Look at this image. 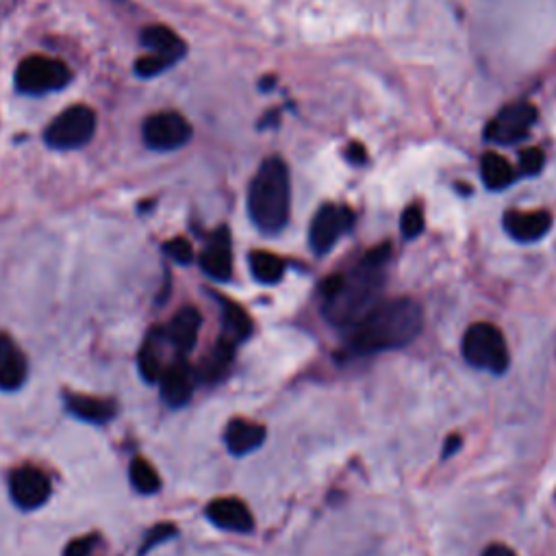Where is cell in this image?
<instances>
[{
    "label": "cell",
    "mask_w": 556,
    "mask_h": 556,
    "mask_svg": "<svg viewBox=\"0 0 556 556\" xmlns=\"http://www.w3.org/2000/svg\"><path fill=\"white\" fill-rule=\"evenodd\" d=\"M389 257L391 248L383 244L372 248L352 270L326 278L322 285V315L328 324L350 331L381 302Z\"/></svg>",
    "instance_id": "cell-1"
},
{
    "label": "cell",
    "mask_w": 556,
    "mask_h": 556,
    "mask_svg": "<svg viewBox=\"0 0 556 556\" xmlns=\"http://www.w3.org/2000/svg\"><path fill=\"white\" fill-rule=\"evenodd\" d=\"M424 315L420 305L409 298L378 302L350 328L348 344L359 357L409 346L420 335Z\"/></svg>",
    "instance_id": "cell-2"
},
{
    "label": "cell",
    "mask_w": 556,
    "mask_h": 556,
    "mask_svg": "<svg viewBox=\"0 0 556 556\" xmlns=\"http://www.w3.org/2000/svg\"><path fill=\"white\" fill-rule=\"evenodd\" d=\"M248 213L265 235L281 233L292 213V181L283 159L270 157L261 163L248 189Z\"/></svg>",
    "instance_id": "cell-3"
},
{
    "label": "cell",
    "mask_w": 556,
    "mask_h": 556,
    "mask_svg": "<svg viewBox=\"0 0 556 556\" xmlns=\"http://www.w3.org/2000/svg\"><path fill=\"white\" fill-rule=\"evenodd\" d=\"M461 350L472 368L487 370L491 374H504L511 365L507 339H504L498 326L489 322H476L467 328Z\"/></svg>",
    "instance_id": "cell-4"
},
{
    "label": "cell",
    "mask_w": 556,
    "mask_h": 556,
    "mask_svg": "<svg viewBox=\"0 0 556 556\" xmlns=\"http://www.w3.org/2000/svg\"><path fill=\"white\" fill-rule=\"evenodd\" d=\"M96 133V113L87 105H74L48 124L46 144L57 150H74L85 146Z\"/></svg>",
    "instance_id": "cell-5"
},
{
    "label": "cell",
    "mask_w": 556,
    "mask_h": 556,
    "mask_svg": "<svg viewBox=\"0 0 556 556\" xmlns=\"http://www.w3.org/2000/svg\"><path fill=\"white\" fill-rule=\"evenodd\" d=\"M70 79L72 74L66 63L44 55L27 57L20 63L16 72V85L24 94L57 92L63 90Z\"/></svg>",
    "instance_id": "cell-6"
},
{
    "label": "cell",
    "mask_w": 556,
    "mask_h": 556,
    "mask_svg": "<svg viewBox=\"0 0 556 556\" xmlns=\"http://www.w3.org/2000/svg\"><path fill=\"white\" fill-rule=\"evenodd\" d=\"M352 224H355V213L341 205H324L315 213L309 229V244L318 257L328 255L335 244L344 237Z\"/></svg>",
    "instance_id": "cell-7"
},
{
    "label": "cell",
    "mask_w": 556,
    "mask_h": 556,
    "mask_svg": "<svg viewBox=\"0 0 556 556\" xmlns=\"http://www.w3.org/2000/svg\"><path fill=\"white\" fill-rule=\"evenodd\" d=\"M144 142L159 153L183 148L192 139V126L176 111H161L144 122Z\"/></svg>",
    "instance_id": "cell-8"
},
{
    "label": "cell",
    "mask_w": 556,
    "mask_h": 556,
    "mask_svg": "<svg viewBox=\"0 0 556 556\" xmlns=\"http://www.w3.org/2000/svg\"><path fill=\"white\" fill-rule=\"evenodd\" d=\"M537 122V109L530 103H517L504 107L498 116L489 122L485 137L496 144H515L528 137Z\"/></svg>",
    "instance_id": "cell-9"
},
{
    "label": "cell",
    "mask_w": 556,
    "mask_h": 556,
    "mask_svg": "<svg viewBox=\"0 0 556 556\" xmlns=\"http://www.w3.org/2000/svg\"><path fill=\"white\" fill-rule=\"evenodd\" d=\"M9 494L22 511H35L50 498V480L37 467H18L9 474Z\"/></svg>",
    "instance_id": "cell-10"
},
{
    "label": "cell",
    "mask_w": 556,
    "mask_h": 556,
    "mask_svg": "<svg viewBox=\"0 0 556 556\" xmlns=\"http://www.w3.org/2000/svg\"><path fill=\"white\" fill-rule=\"evenodd\" d=\"M200 268L213 281H229L233 274V248L229 229H218L211 235L205 250L200 255Z\"/></svg>",
    "instance_id": "cell-11"
},
{
    "label": "cell",
    "mask_w": 556,
    "mask_h": 556,
    "mask_svg": "<svg viewBox=\"0 0 556 556\" xmlns=\"http://www.w3.org/2000/svg\"><path fill=\"white\" fill-rule=\"evenodd\" d=\"M504 231H507L515 242L530 244L539 242L552 229V216L548 211H507L504 213Z\"/></svg>",
    "instance_id": "cell-12"
},
{
    "label": "cell",
    "mask_w": 556,
    "mask_h": 556,
    "mask_svg": "<svg viewBox=\"0 0 556 556\" xmlns=\"http://www.w3.org/2000/svg\"><path fill=\"white\" fill-rule=\"evenodd\" d=\"M161 398L172 409H181L192 400L194 394V372L187 361L179 359L163 370L161 378Z\"/></svg>",
    "instance_id": "cell-13"
},
{
    "label": "cell",
    "mask_w": 556,
    "mask_h": 556,
    "mask_svg": "<svg viewBox=\"0 0 556 556\" xmlns=\"http://www.w3.org/2000/svg\"><path fill=\"white\" fill-rule=\"evenodd\" d=\"M207 517L213 526L229 530V533L246 535L252 528H255V520H252L250 509L237 498L213 500L207 507Z\"/></svg>",
    "instance_id": "cell-14"
},
{
    "label": "cell",
    "mask_w": 556,
    "mask_h": 556,
    "mask_svg": "<svg viewBox=\"0 0 556 556\" xmlns=\"http://www.w3.org/2000/svg\"><path fill=\"white\" fill-rule=\"evenodd\" d=\"M29 376V363L20 346L7 333H0V389L16 391Z\"/></svg>",
    "instance_id": "cell-15"
},
{
    "label": "cell",
    "mask_w": 556,
    "mask_h": 556,
    "mask_svg": "<svg viewBox=\"0 0 556 556\" xmlns=\"http://www.w3.org/2000/svg\"><path fill=\"white\" fill-rule=\"evenodd\" d=\"M63 404H66V411L77 417V420L100 424V426L111 422L118 413V407L113 400L72 394V391H66V394H63Z\"/></svg>",
    "instance_id": "cell-16"
},
{
    "label": "cell",
    "mask_w": 556,
    "mask_h": 556,
    "mask_svg": "<svg viewBox=\"0 0 556 556\" xmlns=\"http://www.w3.org/2000/svg\"><path fill=\"white\" fill-rule=\"evenodd\" d=\"M268 431L263 424L248 422V420H233L226 426L224 444L235 457H246V454L255 452L263 446Z\"/></svg>",
    "instance_id": "cell-17"
},
{
    "label": "cell",
    "mask_w": 556,
    "mask_h": 556,
    "mask_svg": "<svg viewBox=\"0 0 556 556\" xmlns=\"http://www.w3.org/2000/svg\"><path fill=\"white\" fill-rule=\"evenodd\" d=\"M142 44L150 50V53L170 61L172 66L179 59L185 57V42L176 35L172 29L161 27V24H153V27H146L142 31Z\"/></svg>",
    "instance_id": "cell-18"
},
{
    "label": "cell",
    "mask_w": 556,
    "mask_h": 556,
    "mask_svg": "<svg viewBox=\"0 0 556 556\" xmlns=\"http://www.w3.org/2000/svg\"><path fill=\"white\" fill-rule=\"evenodd\" d=\"M200 326H202V315L194 307H183L172 318L168 328V339L181 355H185V352H189L196 346Z\"/></svg>",
    "instance_id": "cell-19"
},
{
    "label": "cell",
    "mask_w": 556,
    "mask_h": 556,
    "mask_svg": "<svg viewBox=\"0 0 556 556\" xmlns=\"http://www.w3.org/2000/svg\"><path fill=\"white\" fill-rule=\"evenodd\" d=\"M222 302V337L229 339L231 344H242L252 335V318L244 307L237 302L220 298Z\"/></svg>",
    "instance_id": "cell-20"
},
{
    "label": "cell",
    "mask_w": 556,
    "mask_h": 556,
    "mask_svg": "<svg viewBox=\"0 0 556 556\" xmlns=\"http://www.w3.org/2000/svg\"><path fill=\"white\" fill-rule=\"evenodd\" d=\"M235 344H231L229 339H224L220 337L218 339V344L213 346L211 350V355L205 359V363H202V368H200V378L205 383H216L220 381V378L229 372L231 368V363H233V357H235Z\"/></svg>",
    "instance_id": "cell-21"
},
{
    "label": "cell",
    "mask_w": 556,
    "mask_h": 556,
    "mask_svg": "<svg viewBox=\"0 0 556 556\" xmlns=\"http://www.w3.org/2000/svg\"><path fill=\"white\" fill-rule=\"evenodd\" d=\"M248 263H250V274L255 276V281L261 285H274L281 281L285 274V261L268 250L250 252Z\"/></svg>",
    "instance_id": "cell-22"
},
{
    "label": "cell",
    "mask_w": 556,
    "mask_h": 556,
    "mask_svg": "<svg viewBox=\"0 0 556 556\" xmlns=\"http://www.w3.org/2000/svg\"><path fill=\"white\" fill-rule=\"evenodd\" d=\"M480 176H483L489 189H496L498 192V189L509 187L515 181V170L502 155L487 153L483 161H480Z\"/></svg>",
    "instance_id": "cell-23"
},
{
    "label": "cell",
    "mask_w": 556,
    "mask_h": 556,
    "mask_svg": "<svg viewBox=\"0 0 556 556\" xmlns=\"http://www.w3.org/2000/svg\"><path fill=\"white\" fill-rule=\"evenodd\" d=\"M129 476H131V485L135 487V491H139V494L153 496L161 489V478L157 470L142 457H135L131 461Z\"/></svg>",
    "instance_id": "cell-24"
},
{
    "label": "cell",
    "mask_w": 556,
    "mask_h": 556,
    "mask_svg": "<svg viewBox=\"0 0 556 556\" xmlns=\"http://www.w3.org/2000/svg\"><path fill=\"white\" fill-rule=\"evenodd\" d=\"M137 368H139V374H142L148 383H157L159 378H161L163 368H161L159 350H157V346L153 344V339H148L146 344L142 346V350H139V355H137Z\"/></svg>",
    "instance_id": "cell-25"
},
{
    "label": "cell",
    "mask_w": 556,
    "mask_h": 556,
    "mask_svg": "<svg viewBox=\"0 0 556 556\" xmlns=\"http://www.w3.org/2000/svg\"><path fill=\"white\" fill-rule=\"evenodd\" d=\"M400 231L407 239H415L420 237L424 231V213L417 205H411L404 209L402 218H400Z\"/></svg>",
    "instance_id": "cell-26"
},
{
    "label": "cell",
    "mask_w": 556,
    "mask_h": 556,
    "mask_svg": "<svg viewBox=\"0 0 556 556\" xmlns=\"http://www.w3.org/2000/svg\"><path fill=\"white\" fill-rule=\"evenodd\" d=\"M163 250H166V255L172 261L181 263V265H187V263L194 261V248H192V244L187 242L185 237L170 239V242H166V246H163Z\"/></svg>",
    "instance_id": "cell-27"
},
{
    "label": "cell",
    "mask_w": 556,
    "mask_h": 556,
    "mask_svg": "<svg viewBox=\"0 0 556 556\" xmlns=\"http://www.w3.org/2000/svg\"><path fill=\"white\" fill-rule=\"evenodd\" d=\"M172 537H176V526H174V524H159V526H155V528H150V530H148V535H146V539H144V543H142V550H139V556L148 554L150 550L157 548L159 543L168 541V539H172Z\"/></svg>",
    "instance_id": "cell-28"
},
{
    "label": "cell",
    "mask_w": 556,
    "mask_h": 556,
    "mask_svg": "<svg viewBox=\"0 0 556 556\" xmlns=\"http://www.w3.org/2000/svg\"><path fill=\"white\" fill-rule=\"evenodd\" d=\"M172 66L170 61H166V59H161V57H157V55H146V57H142V59H137V63H135V72L139 74V77H144V79H150V77H157V74H161V72H166L168 68Z\"/></svg>",
    "instance_id": "cell-29"
},
{
    "label": "cell",
    "mask_w": 556,
    "mask_h": 556,
    "mask_svg": "<svg viewBox=\"0 0 556 556\" xmlns=\"http://www.w3.org/2000/svg\"><path fill=\"white\" fill-rule=\"evenodd\" d=\"M543 163H546V155H543L541 148H526L520 155V168L524 174H539L543 170Z\"/></svg>",
    "instance_id": "cell-30"
},
{
    "label": "cell",
    "mask_w": 556,
    "mask_h": 556,
    "mask_svg": "<svg viewBox=\"0 0 556 556\" xmlns=\"http://www.w3.org/2000/svg\"><path fill=\"white\" fill-rule=\"evenodd\" d=\"M98 543V535H87L81 539H74L66 546L63 556H90Z\"/></svg>",
    "instance_id": "cell-31"
},
{
    "label": "cell",
    "mask_w": 556,
    "mask_h": 556,
    "mask_svg": "<svg viewBox=\"0 0 556 556\" xmlns=\"http://www.w3.org/2000/svg\"><path fill=\"white\" fill-rule=\"evenodd\" d=\"M346 157H348L350 163H365V161H368V153H365V146L359 144V142H352L346 148Z\"/></svg>",
    "instance_id": "cell-32"
},
{
    "label": "cell",
    "mask_w": 556,
    "mask_h": 556,
    "mask_svg": "<svg viewBox=\"0 0 556 556\" xmlns=\"http://www.w3.org/2000/svg\"><path fill=\"white\" fill-rule=\"evenodd\" d=\"M461 437L459 435H452L446 439V444H444V450H441V459H450L452 454H457L461 450Z\"/></svg>",
    "instance_id": "cell-33"
},
{
    "label": "cell",
    "mask_w": 556,
    "mask_h": 556,
    "mask_svg": "<svg viewBox=\"0 0 556 556\" xmlns=\"http://www.w3.org/2000/svg\"><path fill=\"white\" fill-rule=\"evenodd\" d=\"M480 556H517V554L509 546H504V543H491V546H487Z\"/></svg>",
    "instance_id": "cell-34"
}]
</instances>
